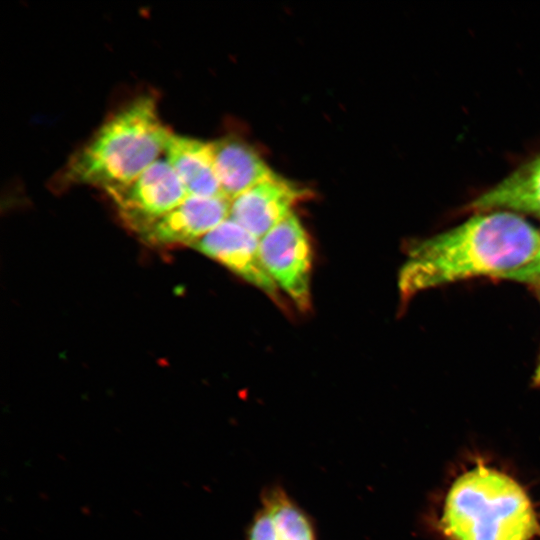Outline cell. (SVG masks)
I'll return each mask as SVG.
<instances>
[{
    "instance_id": "cell-1",
    "label": "cell",
    "mask_w": 540,
    "mask_h": 540,
    "mask_svg": "<svg viewBox=\"0 0 540 540\" xmlns=\"http://www.w3.org/2000/svg\"><path fill=\"white\" fill-rule=\"evenodd\" d=\"M540 232L519 214L475 213L459 225L410 246L398 288L402 299L476 277L504 279L535 254Z\"/></svg>"
},
{
    "instance_id": "cell-2",
    "label": "cell",
    "mask_w": 540,
    "mask_h": 540,
    "mask_svg": "<svg viewBox=\"0 0 540 540\" xmlns=\"http://www.w3.org/2000/svg\"><path fill=\"white\" fill-rule=\"evenodd\" d=\"M171 134L154 96H138L113 113L72 155L58 184L90 185L111 195L158 160Z\"/></svg>"
},
{
    "instance_id": "cell-3",
    "label": "cell",
    "mask_w": 540,
    "mask_h": 540,
    "mask_svg": "<svg viewBox=\"0 0 540 540\" xmlns=\"http://www.w3.org/2000/svg\"><path fill=\"white\" fill-rule=\"evenodd\" d=\"M441 526L451 540H531L539 529L522 487L508 475L483 466L452 484Z\"/></svg>"
},
{
    "instance_id": "cell-4",
    "label": "cell",
    "mask_w": 540,
    "mask_h": 540,
    "mask_svg": "<svg viewBox=\"0 0 540 540\" xmlns=\"http://www.w3.org/2000/svg\"><path fill=\"white\" fill-rule=\"evenodd\" d=\"M261 260L273 281L301 311L311 306L312 248L293 213L260 239Z\"/></svg>"
},
{
    "instance_id": "cell-5",
    "label": "cell",
    "mask_w": 540,
    "mask_h": 540,
    "mask_svg": "<svg viewBox=\"0 0 540 540\" xmlns=\"http://www.w3.org/2000/svg\"><path fill=\"white\" fill-rule=\"evenodd\" d=\"M110 197L122 220L141 234L180 205L188 193L169 163L158 159L128 186Z\"/></svg>"
},
{
    "instance_id": "cell-6",
    "label": "cell",
    "mask_w": 540,
    "mask_h": 540,
    "mask_svg": "<svg viewBox=\"0 0 540 540\" xmlns=\"http://www.w3.org/2000/svg\"><path fill=\"white\" fill-rule=\"evenodd\" d=\"M191 247L278 300V286L261 260L260 239L232 218L223 221Z\"/></svg>"
},
{
    "instance_id": "cell-7",
    "label": "cell",
    "mask_w": 540,
    "mask_h": 540,
    "mask_svg": "<svg viewBox=\"0 0 540 540\" xmlns=\"http://www.w3.org/2000/svg\"><path fill=\"white\" fill-rule=\"evenodd\" d=\"M231 201L224 197H188L140 235L152 245L192 246L230 217Z\"/></svg>"
},
{
    "instance_id": "cell-8",
    "label": "cell",
    "mask_w": 540,
    "mask_h": 540,
    "mask_svg": "<svg viewBox=\"0 0 540 540\" xmlns=\"http://www.w3.org/2000/svg\"><path fill=\"white\" fill-rule=\"evenodd\" d=\"M305 190L279 175L248 189L231 201L230 218L261 239L292 211Z\"/></svg>"
},
{
    "instance_id": "cell-9",
    "label": "cell",
    "mask_w": 540,
    "mask_h": 540,
    "mask_svg": "<svg viewBox=\"0 0 540 540\" xmlns=\"http://www.w3.org/2000/svg\"><path fill=\"white\" fill-rule=\"evenodd\" d=\"M467 209L474 213L508 211L540 217V154L474 198Z\"/></svg>"
},
{
    "instance_id": "cell-10",
    "label": "cell",
    "mask_w": 540,
    "mask_h": 540,
    "mask_svg": "<svg viewBox=\"0 0 540 540\" xmlns=\"http://www.w3.org/2000/svg\"><path fill=\"white\" fill-rule=\"evenodd\" d=\"M164 154L188 195L223 197L211 142L172 133Z\"/></svg>"
},
{
    "instance_id": "cell-11",
    "label": "cell",
    "mask_w": 540,
    "mask_h": 540,
    "mask_svg": "<svg viewBox=\"0 0 540 540\" xmlns=\"http://www.w3.org/2000/svg\"><path fill=\"white\" fill-rule=\"evenodd\" d=\"M211 143L221 192L229 201L276 175L252 147L240 140L227 137Z\"/></svg>"
},
{
    "instance_id": "cell-12",
    "label": "cell",
    "mask_w": 540,
    "mask_h": 540,
    "mask_svg": "<svg viewBox=\"0 0 540 540\" xmlns=\"http://www.w3.org/2000/svg\"><path fill=\"white\" fill-rule=\"evenodd\" d=\"M260 504L272 518L275 540H317L311 517L281 485L265 487L260 495Z\"/></svg>"
},
{
    "instance_id": "cell-13",
    "label": "cell",
    "mask_w": 540,
    "mask_h": 540,
    "mask_svg": "<svg viewBox=\"0 0 540 540\" xmlns=\"http://www.w3.org/2000/svg\"><path fill=\"white\" fill-rule=\"evenodd\" d=\"M245 540H275L272 518L261 504L248 524Z\"/></svg>"
},
{
    "instance_id": "cell-14",
    "label": "cell",
    "mask_w": 540,
    "mask_h": 540,
    "mask_svg": "<svg viewBox=\"0 0 540 540\" xmlns=\"http://www.w3.org/2000/svg\"><path fill=\"white\" fill-rule=\"evenodd\" d=\"M504 279L540 286V240L533 257L524 266L505 276Z\"/></svg>"
},
{
    "instance_id": "cell-15",
    "label": "cell",
    "mask_w": 540,
    "mask_h": 540,
    "mask_svg": "<svg viewBox=\"0 0 540 540\" xmlns=\"http://www.w3.org/2000/svg\"><path fill=\"white\" fill-rule=\"evenodd\" d=\"M532 378H533V383L536 386H540V351H539L538 360H537Z\"/></svg>"
}]
</instances>
